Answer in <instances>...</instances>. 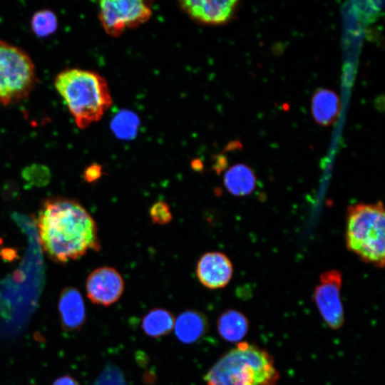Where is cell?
Instances as JSON below:
<instances>
[{"label": "cell", "instance_id": "8fae6325", "mask_svg": "<svg viewBox=\"0 0 385 385\" xmlns=\"http://www.w3.org/2000/svg\"><path fill=\"white\" fill-rule=\"evenodd\" d=\"M58 310L63 326L68 330H76L86 320L85 304L80 292L73 287H66L61 293Z\"/></svg>", "mask_w": 385, "mask_h": 385}, {"label": "cell", "instance_id": "52a82bcc", "mask_svg": "<svg viewBox=\"0 0 385 385\" xmlns=\"http://www.w3.org/2000/svg\"><path fill=\"white\" fill-rule=\"evenodd\" d=\"M342 275L337 270L323 272L316 285L313 300L328 327L337 330L344 324V311L341 299Z\"/></svg>", "mask_w": 385, "mask_h": 385}, {"label": "cell", "instance_id": "ba28073f", "mask_svg": "<svg viewBox=\"0 0 385 385\" xmlns=\"http://www.w3.org/2000/svg\"><path fill=\"white\" fill-rule=\"evenodd\" d=\"M123 278L111 267H101L93 270L86 281L87 297L94 304L110 306L116 302L124 291Z\"/></svg>", "mask_w": 385, "mask_h": 385}, {"label": "cell", "instance_id": "277c9868", "mask_svg": "<svg viewBox=\"0 0 385 385\" xmlns=\"http://www.w3.org/2000/svg\"><path fill=\"white\" fill-rule=\"evenodd\" d=\"M346 245L363 262L383 268L385 258V215L381 201L357 203L346 211Z\"/></svg>", "mask_w": 385, "mask_h": 385}, {"label": "cell", "instance_id": "7c38bea8", "mask_svg": "<svg viewBox=\"0 0 385 385\" xmlns=\"http://www.w3.org/2000/svg\"><path fill=\"white\" fill-rule=\"evenodd\" d=\"M208 327V321L204 314L197 310L188 309L175 318L173 329L179 341L184 344H192L205 335Z\"/></svg>", "mask_w": 385, "mask_h": 385}, {"label": "cell", "instance_id": "3957f363", "mask_svg": "<svg viewBox=\"0 0 385 385\" xmlns=\"http://www.w3.org/2000/svg\"><path fill=\"white\" fill-rule=\"evenodd\" d=\"M279 377L267 350L241 342L212 365L204 381L206 385H276Z\"/></svg>", "mask_w": 385, "mask_h": 385}, {"label": "cell", "instance_id": "5b68a950", "mask_svg": "<svg viewBox=\"0 0 385 385\" xmlns=\"http://www.w3.org/2000/svg\"><path fill=\"white\" fill-rule=\"evenodd\" d=\"M36 81L29 56L21 48L0 40V103L9 106L26 98Z\"/></svg>", "mask_w": 385, "mask_h": 385}, {"label": "cell", "instance_id": "d6986e66", "mask_svg": "<svg viewBox=\"0 0 385 385\" xmlns=\"http://www.w3.org/2000/svg\"><path fill=\"white\" fill-rule=\"evenodd\" d=\"M103 173L102 167L96 163L90 165L83 173V178L88 183H93L98 180Z\"/></svg>", "mask_w": 385, "mask_h": 385}, {"label": "cell", "instance_id": "4fadbf2b", "mask_svg": "<svg viewBox=\"0 0 385 385\" xmlns=\"http://www.w3.org/2000/svg\"><path fill=\"white\" fill-rule=\"evenodd\" d=\"M341 109L340 99L333 91L317 89L311 100V111L317 124L328 126L338 118Z\"/></svg>", "mask_w": 385, "mask_h": 385}, {"label": "cell", "instance_id": "44dd1931", "mask_svg": "<svg viewBox=\"0 0 385 385\" xmlns=\"http://www.w3.org/2000/svg\"><path fill=\"white\" fill-rule=\"evenodd\" d=\"M192 167L194 170L199 171L202 169V164L200 160H194L192 162Z\"/></svg>", "mask_w": 385, "mask_h": 385}, {"label": "cell", "instance_id": "ac0fdd59", "mask_svg": "<svg viewBox=\"0 0 385 385\" xmlns=\"http://www.w3.org/2000/svg\"><path fill=\"white\" fill-rule=\"evenodd\" d=\"M151 221L158 225L168 224L173 219L169 205L164 201L155 202L149 211Z\"/></svg>", "mask_w": 385, "mask_h": 385}, {"label": "cell", "instance_id": "6da1fadb", "mask_svg": "<svg viewBox=\"0 0 385 385\" xmlns=\"http://www.w3.org/2000/svg\"><path fill=\"white\" fill-rule=\"evenodd\" d=\"M40 245L56 262H67L99 251L97 225L88 210L77 200L55 197L46 200L38 213Z\"/></svg>", "mask_w": 385, "mask_h": 385}, {"label": "cell", "instance_id": "e0dca14e", "mask_svg": "<svg viewBox=\"0 0 385 385\" xmlns=\"http://www.w3.org/2000/svg\"><path fill=\"white\" fill-rule=\"evenodd\" d=\"M31 26L37 36L46 37L53 34L57 29V17L52 11H38L32 16Z\"/></svg>", "mask_w": 385, "mask_h": 385}, {"label": "cell", "instance_id": "ffe728a7", "mask_svg": "<svg viewBox=\"0 0 385 385\" xmlns=\"http://www.w3.org/2000/svg\"><path fill=\"white\" fill-rule=\"evenodd\" d=\"M53 385H78V382L72 377L63 376L58 378Z\"/></svg>", "mask_w": 385, "mask_h": 385}, {"label": "cell", "instance_id": "5bb4252c", "mask_svg": "<svg viewBox=\"0 0 385 385\" xmlns=\"http://www.w3.org/2000/svg\"><path fill=\"white\" fill-rule=\"evenodd\" d=\"M223 183L232 195L242 197L251 194L257 185L256 175L252 169L242 163L233 165L224 175Z\"/></svg>", "mask_w": 385, "mask_h": 385}, {"label": "cell", "instance_id": "7a4b0ae2", "mask_svg": "<svg viewBox=\"0 0 385 385\" xmlns=\"http://www.w3.org/2000/svg\"><path fill=\"white\" fill-rule=\"evenodd\" d=\"M54 86L81 129L98 121L112 103L106 80L93 71L64 69L56 76Z\"/></svg>", "mask_w": 385, "mask_h": 385}, {"label": "cell", "instance_id": "2e32d148", "mask_svg": "<svg viewBox=\"0 0 385 385\" xmlns=\"http://www.w3.org/2000/svg\"><path fill=\"white\" fill-rule=\"evenodd\" d=\"M175 318L168 310L155 308L142 319L141 328L150 337L158 338L170 333L174 328Z\"/></svg>", "mask_w": 385, "mask_h": 385}, {"label": "cell", "instance_id": "9a60e30c", "mask_svg": "<svg viewBox=\"0 0 385 385\" xmlns=\"http://www.w3.org/2000/svg\"><path fill=\"white\" fill-rule=\"evenodd\" d=\"M217 329L220 336L228 342L240 343L249 330L246 316L236 309H227L217 319Z\"/></svg>", "mask_w": 385, "mask_h": 385}, {"label": "cell", "instance_id": "9c48e42d", "mask_svg": "<svg viewBox=\"0 0 385 385\" xmlns=\"http://www.w3.org/2000/svg\"><path fill=\"white\" fill-rule=\"evenodd\" d=\"M196 273L202 285L212 289H220L225 287L230 281L233 266L224 253L210 252L198 260Z\"/></svg>", "mask_w": 385, "mask_h": 385}, {"label": "cell", "instance_id": "8992f818", "mask_svg": "<svg viewBox=\"0 0 385 385\" xmlns=\"http://www.w3.org/2000/svg\"><path fill=\"white\" fill-rule=\"evenodd\" d=\"M151 8L142 0H103L99 2V19L111 36H118L125 29L145 23L151 15Z\"/></svg>", "mask_w": 385, "mask_h": 385}, {"label": "cell", "instance_id": "30bf717a", "mask_svg": "<svg viewBox=\"0 0 385 385\" xmlns=\"http://www.w3.org/2000/svg\"><path fill=\"white\" fill-rule=\"evenodd\" d=\"M238 1L235 0H185L180 7L193 19L204 24H220L233 16Z\"/></svg>", "mask_w": 385, "mask_h": 385}]
</instances>
